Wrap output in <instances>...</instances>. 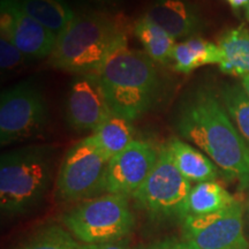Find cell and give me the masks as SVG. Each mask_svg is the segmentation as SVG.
<instances>
[{
	"label": "cell",
	"instance_id": "obj_29",
	"mask_svg": "<svg viewBox=\"0 0 249 249\" xmlns=\"http://www.w3.org/2000/svg\"><path fill=\"white\" fill-rule=\"evenodd\" d=\"M247 17H248V18H249V5L247 6Z\"/></svg>",
	"mask_w": 249,
	"mask_h": 249
},
{
	"label": "cell",
	"instance_id": "obj_12",
	"mask_svg": "<svg viewBox=\"0 0 249 249\" xmlns=\"http://www.w3.org/2000/svg\"><path fill=\"white\" fill-rule=\"evenodd\" d=\"M160 151L150 142L134 140L107 167L105 193L132 196L154 170Z\"/></svg>",
	"mask_w": 249,
	"mask_h": 249
},
{
	"label": "cell",
	"instance_id": "obj_27",
	"mask_svg": "<svg viewBox=\"0 0 249 249\" xmlns=\"http://www.w3.org/2000/svg\"><path fill=\"white\" fill-rule=\"evenodd\" d=\"M227 4L233 9H235V11H238V9L240 8H244L246 6L249 5V0H226Z\"/></svg>",
	"mask_w": 249,
	"mask_h": 249
},
{
	"label": "cell",
	"instance_id": "obj_22",
	"mask_svg": "<svg viewBox=\"0 0 249 249\" xmlns=\"http://www.w3.org/2000/svg\"><path fill=\"white\" fill-rule=\"evenodd\" d=\"M79 241L59 225H48L34 233L15 249H80Z\"/></svg>",
	"mask_w": 249,
	"mask_h": 249
},
{
	"label": "cell",
	"instance_id": "obj_20",
	"mask_svg": "<svg viewBox=\"0 0 249 249\" xmlns=\"http://www.w3.org/2000/svg\"><path fill=\"white\" fill-rule=\"evenodd\" d=\"M134 34L142 44L145 54L152 61L165 65L171 60V54L174 45L177 44V39L150 20L147 15H143L136 21Z\"/></svg>",
	"mask_w": 249,
	"mask_h": 249
},
{
	"label": "cell",
	"instance_id": "obj_21",
	"mask_svg": "<svg viewBox=\"0 0 249 249\" xmlns=\"http://www.w3.org/2000/svg\"><path fill=\"white\" fill-rule=\"evenodd\" d=\"M220 101L234 123L236 129L249 145V97L238 85H225L220 91Z\"/></svg>",
	"mask_w": 249,
	"mask_h": 249
},
{
	"label": "cell",
	"instance_id": "obj_17",
	"mask_svg": "<svg viewBox=\"0 0 249 249\" xmlns=\"http://www.w3.org/2000/svg\"><path fill=\"white\" fill-rule=\"evenodd\" d=\"M89 138L108 160L124 151L135 140L132 121L114 112L93 130Z\"/></svg>",
	"mask_w": 249,
	"mask_h": 249
},
{
	"label": "cell",
	"instance_id": "obj_13",
	"mask_svg": "<svg viewBox=\"0 0 249 249\" xmlns=\"http://www.w3.org/2000/svg\"><path fill=\"white\" fill-rule=\"evenodd\" d=\"M144 15L176 39L193 37L202 27L200 14L189 0H154Z\"/></svg>",
	"mask_w": 249,
	"mask_h": 249
},
{
	"label": "cell",
	"instance_id": "obj_16",
	"mask_svg": "<svg viewBox=\"0 0 249 249\" xmlns=\"http://www.w3.org/2000/svg\"><path fill=\"white\" fill-rule=\"evenodd\" d=\"M222 60L219 70L224 74L244 77L249 75V29L245 26L226 31L219 39Z\"/></svg>",
	"mask_w": 249,
	"mask_h": 249
},
{
	"label": "cell",
	"instance_id": "obj_1",
	"mask_svg": "<svg viewBox=\"0 0 249 249\" xmlns=\"http://www.w3.org/2000/svg\"><path fill=\"white\" fill-rule=\"evenodd\" d=\"M174 128L185 141L208 156L241 189L249 186V145L222 101L208 88H197L180 102Z\"/></svg>",
	"mask_w": 249,
	"mask_h": 249
},
{
	"label": "cell",
	"instance_id": "obj_19",
	"mask_svg": "<svg viewBox=\"0 0 249 249\" xmlns=\"http://www.w3.org/2000/svg\"><path fill=\"white\" fill-rule=\"evenodd\" d=\"M236 200L216 181H204L192 187L187 201V216H203L233 205ZM186 216V217H187Z\"/></svg>",
	"mask_w": 249,
	"mask_h": 249
},
{
	"label": "cell",
	"instance_id": "obj_8",
	"mask_svg": "<svg viewBox=\"0 0 249 249\" xmlns=\"http://www.w3.org/2000/svg\"><path fill=\"white\" fill-rule=\"evenodd\" d=\"M49 111L39 87L26 81L2 91L0 97V143L35 139L48 126Z\"/></svg>",
	"mask_w": 249,
	"mask_h": 249
},
{
	"label": "cell",
	"instance_id": "obj_10",
	"mask_svg": "<svg viewBox=\"0 0 249 249\" xmlns=\"http://www.w3.org/2000/svg\"><path fill=\"white\" fill-rule=\"evenodd\" d=\"M112 113L96 74L76 75L68 87L65 117L75 132H93Z\"/></svg>",
	"mask_w": 249,
	"mask_h": 249
},
{
	"label": "cell",
	"instance_id": "obj_9",
	"mask_svg": "<svg viewBox=\"0 0 249 249\" xmlns=\"http://www.w3.org/2000/svg\"><path fill=\"white\" fill-rule=\"evenodd\" d=\"M244 208L239 201L227 209L183 218V239L193 249H249L244 233Z\"/></svg>",
	"mask_w": 249,
	"mask_h": 249
},
{
	"label": "cell",
	"instance_id": "obj_24",
	"mask_svg": "<svg viewBox=\"0 0 249 249\" xmlns=\"http://www.w3.org/2000/svg\"><path fill=\"white\" fill-rule=\"evenodd\" d=\"M134 249H193V247L185 239L181 240L178 238H167L148 245L138 246Z\"/></svg>",
	"mask_w": 249,
	"mask_h": 249
},
{
	"label": "cell",
	"instance_id": "obj_25",
	"mask_svg": "<svg viewBox=\"0 0 249 249\" xmlns=\"http://www.w3.org/2000/svg\"><path fill=\"white\" fill-rule=\"evenodd\" d=\"M80 249H130L124 241L103 242V244H81Z\"/></svg>",
	"mask_w": 249,
	"mask_h": 249
},
{
	"label": "cell",
	"instance_id": "obj_11",
	"mask_svg": "<svg viewBox=\"0 0 249 249\" xmlns=\"http://www.w3.org/2000/svg\"><path fill=\"white\" fill-rule=\"evenodd\" d=\"M0 34L29 60L50 57L58 36L24 13L17 0H1Z\"/></svg>",
	"mask_w": 249,
	"mask_h": 249
},
{
	"label": "cell",
	"instance_id": "obj_5",
	"mask_svg": "<svg viewBox=\"0 0 249 249\" xmlns=\"http://www.w3.org/2000/svg\"><path fill=\"white\" fill-rule=\"evenodd\" d=\"M62 224L81 244H103L129 235L135 217L128 196L105 193L71 208L62 216Z\"/></svg>",
	"mask_w": 249,
	"mask_h": 249
},
{
	"label": "cell",
	"instance_id": "obj_6",
	"mask_svg": "<svg viewBox=\"0 0 249 249\" xmlns=\"http://www.w3.org/2000/svg\"><path fill=\"white\" fill-rule=\"evenodd\" d=\"M191 191L192 182L177 169L169 150L163 145L154 170L132 197L152 220L179 218L182 222L187 216Z\"/></svg>",
	"mask_w": 249,
	"mask_h": 249
},
{
	"label": "cell",
	"instance_id": "obj_23",
	"mask_svg": "<svg viewBox=\"0 0 249 249\" xmlns=\"http://www.w3.org/2000/svg\"><path fill=\"white\" fill-rule=\"evenodd\" d=\"M31 61L12 44L6 37L0 35V68L2 74H14L23 70L28 62Z\"/></svg>",
	"mask_w": 249,
	"mask_h": 249
},
{
	"label": "cell",
	"instance_id": "obj_15",
	"mask_svg": "<svg viewBox=\"0 0 249 249\" xmlns=\"http://www.w3.org/2000/svg\"><path fill=\"white\" fill-rule=\"evenodd\" d=\"M171 60H173V67L177 71L189 74L205 65H219L222 55L218 45L193 36L174 45Z\"/></svg>",
	"mask_w": 249,
	"mask_h": 249
},
{
	"label": "cell",
	"instance_id": "obj_7",
	"mask_svg": "<svg viewBox=\"0 0 249 249\" xmlns=\"http://www.w3.org/2000/svg\"><path fill=\"white\" fill-rule=\"evenodd\" d=\"M110 160L89 136L68 149L55 181L60 201H86L105 193Z\"/></svg>",
	"mask_w": 249,
	"mask_h": 249
},
{
	"label": "cell",
	"instance_id": "obj_2",
	"mask_svg": "<svg viewBox=\"0 0 249 249\" xmlns=\"http://www.w3.org/2000/svg\"><path fill=\"white\" fill-rule=\"evenodd\" d=\"M126 40L124 24L107 12L75 13L58 36L49 61L58 70L76 75L97 74L108 55Z\"/></svg>",
	"mask_w": 249,
	"mask_h": 249
},
{
	"label": "cell",
	"instance_id": "obj_18",
	"mask_svg": "<svg viewBox=\"0 0 249 249\" xmlns=\"http://www.w3.org/2000/svg\"><path fill=\"white\" fill-rule=\"evenodd\" d=\"M28 17L59 36L75 17L65 0H17Z\"/></svg>",
	"mask_w": 249,
	"mask_h": 249
},
{
	"label": "cell",
	"instance_id": "obj_3",
	"mask_svg": "<svg viewBox=\"0 0 249 249\" xmlns=\"http://www.w3.org/2000/svg\"><path fill=\"white\" fill-rule=\"evenodd\" d=\"M112 112L130 121L154 107L160 79L154 61L124 42L108 55L96 74Z\"/></svg>",
	"mask_w": 249,
	"mask_h": 249
},
{
	"label": "cell",
	"instance_id": "obj_14",
	"mask_svg": "<svg viewBox=\"0 0 249 249\" xmlns=\"http://www.w3.org/2000/svg\"><path fill=\"white\" fill-rule=\"evenodd\" d=\"M171 157L185 178L191 182L214 181L218 171L216 164L207 155L181 139H171L165 144Z\"/></svg>",
	"mask_w": 249,
	"mask_h": 249
},
{
	"label": "cell",
	"instance_id": "obj_28",
	"mask_svg": "<svg viewBox=\"0 0 249 249\" xmlns=\"http://www.w3.org/2000/svg\"><path fill=\"white\" fill-rule=\"evenodd\" d=\"M241 87L244 88L245 92L247 93L248 97H249V75L241 77Z\"/></svg>",
	"mask_w": 249,
	"mask_h": 249
},
{
	"label": "cell",
	"instance_id": "obj_4",
	"mask_svg": "<svg viewBox=\"0 0 249 249\" xmlns=\"http://www.w3.org/2000/svg\"><path fill=\"white\" fill-rule=\"evenodd\" d=\"M54 170V152L48 145H28L0 158V209L7 217L22 216L38 207Z\"/></svg>",
	"mask_w": 249,
	"mask_h": 249
},
{
	"label": "cell",
	"instance_id": "obj_26",
	"mask_svg": "<svg viewBox=\"0 0 249 249\" xmlns=\"http://www.w3.org/2000/svg\"><path fill=\"white\" fill-rule=\"evenodd\" d=\"M87 4L95 6V7L98 8H104V7H108V6H112L116 4L117 0H85Z\"/></svg>",
	"mask_w": 249,
	"mask_h": 249
}]
</instances>
